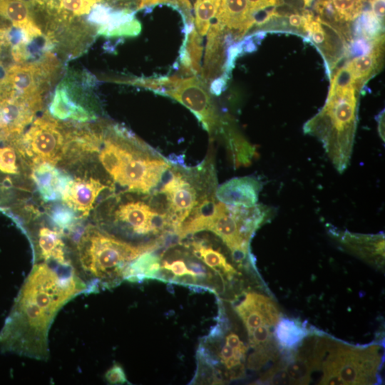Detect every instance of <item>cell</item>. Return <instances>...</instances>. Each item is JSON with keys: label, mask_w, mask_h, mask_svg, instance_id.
I'll use <instances>...</instances> for the list:
<instances>
[{"label": "cell", "mask_w": 385, "mask_h": 385, "mask_svg": "<svg viewBox=\"0 0 385 385\" xmlns=\"http://www.w3.org/2000/svg\"><path fill=\"white\" fill-rule=\"evenodd\" d=\"M314 0H303L304 4L305 6H311Z\"/></svg>", "instance_id": "43"}, {"label": "cell", "mask_w": 385, "mask_h": 385, "mask_svg": "<svg viewBox=\"0 0 385 385\" xmlns=\"http://www.w3.org/2000/svg\"><path fill=\"white\" fill-rule=\"evenodd\" d=\"M216 204L212 198L206 197L199 202L175 231L179 237L183 238L188 235L207 230Z\"/></svg>", "instance_id": "21"}, {"label": "cell", "mask_w": 385, "mask_h": 385, "mask_svg": "<svg viewBox=\"0 0 385 385\" xmlns=\"http://www.w3.org/2000/svg\"><path fill=\"white\" fill-rule=\"evenodd\" d=\"M159 4H168L179 10L185 15L188 21H192L193 17L191 15L192 6L189 0H139L137 9H144L148 6H155Z\"/></svg>", "instance_id": "33"}, {"label": "cell", "mask_w": 385, "mask_h": 385, "mask_svg": "<svg viewBox=\"0 0 385 385\" xmlns=\"http://www.w3.org/2000/svg\"><path fill=\"white\" fill-rule=\"evenodd\" d=\"M155 92L168 96L188 108L209 133L218 128L220 120L209 89L197 76L158 79Z\"/></svg>", "instance_id": "5"}, {"label": "cell", "mask_w": 385, "mask_h": 385, "mask_svg": "<svg viewBox=\"0 0 385 385\" xmlns=\"http://www.w3.org/2000/svg\"><path fill=\"white\" fill-rule=\"evenodd\" d=\"M272 337L270 327L261 325L249 334L250 345L255 348L265 345L271 341Z\"/></svg>", "instance_id": "36"}, {"label": "cell", "mask_w": 385, "mask_h": 385, "mask_svg": "<svg viewBox=\"0 0 385 385\" xmlns=\"http://www.w3.org/2000/svg\"><path fill=\"white\" fill-rule=\"evenodd\" d=\"M74 212L65 204L55 205L50 211L49 216L53 226L63 235L75 231L78 227V220L81 218Z\"/></svg>", "instance_id": "29"}, {"label": "cell", "mask_w": 385, "mask_h": 385, "mask_svg": "<svg viewBox=\"0 0 385 385\" xmlns=\"http://www.w3.org/2000/svg\"><path fill=\"white\" fill-rule=\"evenodd\" d=\"M201 36L192 28L188 34L181 63L187 74H197L201 71L200 61L202 54Z\"/></svg>", "instance_id": "26"}, {"label": "cell", "mask_w": 385, "mask_h": 385, "mask_svg": "<svg viewBox=\"0 0 385 385\" xmlns=\"http://www.w3.org/2000/svg\"><path fill=\"white\" fill-rule=\"evenodd\" d=\"M86 96L80 88L60 82L54 91L48 111L58 120L70 119L79 123L94 120L95 113L81 103Z\"/></svg>", "instance_id": "12"}, {"label": "cell", "mask_w": 385, "mask_h": 385, "mask_svg": "<svg viewBox=\"0 0 385 385\" xmlns=\"http://www.w3.org/2000/svg\"><path fill=\"white\" fill-rule=\"evenodd\" d=\"M192 246L195 255L215 271L221 270L227 277L237 273L236 270L227 262L225 257L220 251L201 242H194Z\"/></svg>", "instance_id": "25"}, {"label": "cell", "mask_w": 385, "mask_h": 385, "mask_svg": "<svg viewBox=\"0 0 385 385\" xmlns=\"http://www.w3.org/2000/svg\"><path fill=\"white\" fill-rule=\"evenodd\" d=\"M255 308L264 317L269 327L275 325L279 319V312L274 302L269 297L256 292L246 294Z\"/></svg>", "instance_id": "31"}, {"label": "cell", "mask_w": 385, "mask_h": 385, "mask_svg": "<svg viewBox=\"0 0 385 385\" xmlns=\"http://www.w3.org/2000/svg\"><path fill=\"white\" fill-rule=\"evenodd\" d=\"M274 329V336L279 346L284 349H293L307 336L308 330L298 320L279 319Z\"/></svg>", "instance_id": "23"}, {"label": "cell", "mask_w": 385, "mask_h": 385, "mask_svg": "<svg viewBox=\"0 0 385 385\" xmlns=\"http://www.w3.org/2000/svg\"><path fill=\"white\" fill-rule=\"evenodd\" d=\"M63 236L64 235L54 227L51 229L46 226L41 227L36 235L34 263H54L62 267H73Z\"/></svg>", "instance_id": "16"}, {"label": "cell", "mask_w": 385, "mask_h": 385, "mask_svg": "<svg viewBox=\"0 0 385 385\" xmlns=\"http://www.w3.org/2000/svg\"><path fill=\"white\" fill-rule=\"evenodd\" d=\"M354 25L356 38L373 40L382 34L383 21L371 11L364 12Z\"/></svg>", "instance_id": "30"}, {"label": "cell", "mask_w": 385, "mask_h": 385, "mask_svg": "<svg viewBox=\"0 0 385 385\" xmlns=\"http://www.w3.org/2000/svg\"><path fill=\"white\" fill-rule=\"evenodd\" d=\"M113 218L116 227L132 236L158 235L167 226H171L168 215L157 212L142 201L120 204Z\"/></svg>", "instance_id": "8"}, {"label": "cell", "mask_w": 385, "mask_h": 385, "mask_svg": "<svg viewBox=\"0 0 385 385\" xmlns=\"http://www.w3.org/2000/svg\"><path fill=\"white\" fill-rule=\"evenodd\" d=\"M312 367L306 360L298 358L291 360L285 368L289 382L305 384L308 382Z\"/></svg>", "instance_id": "32"}, {"label": "cell", "mask_w": 385, "mask_h": 385, "mask_svg": "<svg viewBox=\"0 0 385 385\" xmlns=\"http://www.w3.org/2000/svg\"><path fill=\"white\" fill-rule=\"evenodd\" d=\"M366 0H329L337 27L355 20L362 12Z\"/></svg>", "instance_id": "28"}, {"label": "cell", "mask_w": 385, "mask_h": 385, "mask_svg": "<svg viewBox=\"0 0 385 385\" xmlns=\"http://www.w3.org/2000/svg\"><path fill=\"white\" fill-rule=\"evenodd\" d=\"M169 168L162 159L142 156L130 144L113 179L130 191L148 193L158 185Z\"/></svg>", "instance_id": "6"}, {"label": "cell", "mask_w": 385, "mask_h": 385, "mask_svg": "<svg viewBox=\"0 0 385 385\" xmlns=\"http://www.w3.org/2000/svg\"><path fill=\"white\" fill-rule=\"evenodd\" d=\"M376 120L379 123L378 125V131L381 138L384 141V112H381L376 117Z\"/></svg>", "instance_id": "42"}, {"label": "cell", "mask_w": 385, "mask_h": 385, "mask_svg": "<svg viewBox=\"0 0 385 385\" xmlns=\"http://www.w3.org/2000/svg\"><path fill=\"white\" fill-rule=\"evenodd\" d=\"M372 12L381 21L384 18V0H371Z\"/></svg>", "instance_id": "40"}, {"label": "cell", "mask_w": 385, "mask_h": 385, "mask_svg": "<svg viewBox=\"0 0 385 385\" xmlns=\"http://www.w3.org/2000/svg\"><path fill=\"white\" fill-rule=\"evenodd\" d=\"M383 51L384 35L381 34L374 39L373 47L369 53L356 56L346 63L354 76V86L357 91L381 68Z\"/></svg>", "instance_id": "19"}, {"label": "cell", "mask_w": 385, "mask_h": 385, "mask_svg": "<svg viewBox=\"0 0 385 385\" xmlns=\"http://www.w3.org/2000/svg\"><path fill=\"white\" fill-rule=\"evenodd\" d=\"M235 354V351L232 348L229 346L228 345L225 344L222 346L221 349L220 353V357L221 359V361L223 363L230 357H232Z\"/></svg>", "instance_id": "41"}, {"label": "cell", "mask_w": 385, "mask_h": 385, "mask_svg": "<svg viewBox=\"0 0 385 385\" xmlns=\"http://www.w3.org/2000/svg\"><path fill=\"white\" fill-rule=\"evenodd\" d=\"M17 157L15 150L10 147L0 148V170L4 173H18Z\"/></svg>", "instance_id": "34"}, {"label": "cell", "mask_w": 385, "mask_h": 385, "mask_svg": "<svg viewBox=\"0 0 385 385\" xmlns=\"http://www.w3.org/2000/svg\"><path fill=\"white\" fill-rule=\"evenodd\" d=\"M31 178L36 183L42 199L46 202L60 199L71 179L69 175L62 173L54 165L47 163L34 165Z\"/></svg>", "instance_id": "17"}, {"label": "cell", "mask_w": 385, "mask_h": 385, "mask_svg": "<svg viewBox=\"0 0 385 385\" xmlns=\"http://www.w3.org/2000/svg\"><path fill=\"white\" fill-rule=\"evenodd\" d=\"M262 188V183L255 177L234 178L215 190V197L227 205L249 207L257 204Z\"/></svg>", "instance_id": "15"}, {"label": "cell", "mask_w": 385, "mask_h": 385, "mask_svg": "<svg viewBox=\"0 0 385 385\" xmlns=\"http://www.w3.org/2000/svg\"><path fill=\"white\" fill-rule=\"evenodd\" d=\"M151 252L143 253L129 265L125 273V280L136 282L157 279L160 271V258Z\"/></svg>", "instance_id": "24"}, {"label": "cell", "mask_w": 385, "mask_h": 385, "mask_svg": "<svg viewBox=\"0 0 385 385\" xmlns=\"http://www.w3.org/2000/svg\"><path fill=\"white\" fill-rule=\"evenodd\" d=\"M105 379L108 383L113 384H124L128 382L123 367L118 364L113 365L106 372Z\"/></svg>", "instance_id": "37"}, {"label": "cell", "mask_w": 385, "mask_h": 385, "mask_svg": "<svg viewBox=\"0 0 385 385\" xmlns=\"http://www.w3.org/2000/svg\"><path fill=\"white\" fill-rule=\"evenodd\" d=\"M106 185L93 178L71 179L62 192L61 199L66 205L80 213L81 219L87 217L93 209L98 195Z\"/></svg>", "instance_id": "14"}, {"label": "cell", "mask_w": 385, "mask_h": 385, "mask_svg": "<svg viewBox=\"0 0 385 385\" xmlns=\"http://www.w3.org/2000/svg\"><path fill=\"white\" fill-rule=\"evenodd\" d=\"M373 40H368L364 38H356L352 40L347 50L348 58L349 56H360L369 53L373 47Z\"/></svg>", "instance_id": "35"}, {"label": "cell", "mask_w": 385, "mask_h": 385, "mask_svg": "<svg viewBox=\"0 0 385 385\" xmlns=\"http://www.w3.org/2000/svg\"><path fill=\"white\" fill-rule=\"evenodd\" d=\"M222 0H196L194 5L195 29L201 36H205L211 21L215 17Z\"/></svg>", "instance_id": "27"}, {"label": "cell", "mask_w": 385, "mask_h": 385, "mask_svg": "<svg viewBox=\"0 0 385 385\" xmlns=\"http://www.w3.org/2000/svg\"><path fill=\"white\" fill-rule=\"evenodd\" d=\"M59 17L68 20H81L94 5L106 0H39Z\"/></svg>", "instance_id": "22"}, {"label": "cell", "mask_w": 385, "mask_h": 385, "mask_svg": "<svg viewBox=\"0 0 385 385\" xmlns=\"http://www.w3.org/2000/svg\"><path fill=\"white\" fill-rule=\"evenodd\" d=\"M224 31L212 22L208 29L204 67L202 76L205 81H212L220 72L223 64Z\"/></svg>", "instance_id": "20"}, {"label": "cell", "mask_w": 385, "mask_h": 385, "mask_svg": "<svg viewBox=\"0 0 385 385\" xmlns=\"http://www.w3.org/2000/svg\"><path fill=\"white\" fill-rule=\"evenodd\" d=\"M357 91L349 87L329 92L324 107L303 126L317 138L336 170L343 173L352 155L357 123Z\"/></svg>", "instance_id": "3"}, {"label": "cell", "mask_w": 385, "mask_h": 385, "mask_svg": "<svg viewBox=\"0 0 385 385\" xmlns=\"http://www.w3.org/2000/svg\"><path fill=\"white\" fill-rule=\"evenodd\" d=\"M207 230L220 237L237 260L247 255L252 237L247 232L234 206L217 202Z\"/></svg>", "instance_id": "9"}, {"label": "cell", "mask_w": 385, "mask_h": 385, "mask_svg": "<svg viewBox=\"0 0 385 385\" xmlns=\"http://www.w3.org/2000/svg\"><path fill=\"white\" fill-rule=\"evenodd\" d=\"M75 131V125L60 122L45 111L20 138V151L33 165L43 163L56 165L68 151L76 152Z\"/></svg>", "instance_id": "4"}, {"label": "cell", "mask_w": 385, "mask_h": 385, "mask_svg": "<svg viewBox=\"0 0 385 385\" xmlns=\"http://www.w3.org/2000/svg\"><path fill=\"white\" fill-rule=\"evenodd\" d=\"M87 21L96 28L97 35L106 37L135 36L141 29L133 11L127 9L115 10L108 4L94 5Z\"/></svg>", "instance_id": "10"}, {"label": "cell", "mask_w": 385, "mask_h": 385, "mask_svg": "<svg viewBox=\"0 0 385 385\" xmlns=\"http://www.w3.org/2000/svg\"><path fill=\"white\" fill-rule=\"evenodd\" d=\"M169 206L168 217L172 227L176 231L199 202L195 187L185 176L178 172L171 173L168 181L161 188Z\"/></svg>", "instance_id": "11"}, {"label": "cell", "mask_w": 385, "mask_h": 385, "mask_svg": "<svg viewBox=\"0 0 385 385\" xmlns=\"http://www.w3.org/2000/svg\"><path fill=\"white\" fill-rule=\"evenodd\" d=\"M43 107V103L17 94L0 78V139L21 135Z\"/></svg>", "instance_id": "7"}, {"label": "cell", "mask_w": 385, "mask_h": 385, "mask_svg": "<svg viewBox=\"0 0 385 385\" xmlns=\"http://www.w3.org/2000/svg\"><path fill=\"white\" fill-rule=\"evenodd\" d=\"M341 242L349 250L366 260L384 262V236L379 235H361L349 232H338Z\"/></svg>", "instance_id": "18"}, {"label": "cell", "mask_w": 385, "mask_h": 385, "mask_svg": "<svg viewBox=\"0 0 385 385\" xmlns=\"http://www.w3.org/2000/svg\"><path fill=\"white\" fill-rule=\"evenodd\" d=\"M158 246L157 242L134 245L88 225L77 240L72 266L87 285V292L111 289L125 280L134 260Z\"/></svg>", "instance_id": "2"}, {"label": "cell", "mask_w": 385, "mask_h": 385, "mask_svg": "<svg viewBox=\"0 0 385 385\" xmlns=\"http://www.w3.org/2000/svg\"><path fill=\"white\" fill-rule=\"evenodd\" d=\"M87 290L73 267L34 263L0 329V352L47 361L49 330L57 314Z\"/></svg>", "instance_id": "1"}, {"label": "cell", "mask_w": 385, "mask_h": 385, "mask_svg": "<svg viewBox=\"0 0 385 385\" xmlns=\"http://www.w3.org/2000/svg\"><path fill=\"white\" fill-rule=\"evenodd\" d=\"M254 16L279 4V0H247Z\"/></svg>", "instance_id": "38"}, {"label": "cell", "mask_w": 385, "mask_h": 385, "mask_svg": "<svg viewBox=\"0 0 385 385\" xmlns=\"http://www.w3.org/2000/svg\"><path fill=\"white\" fill-rule=\"evenodd\" d=\"M213 21L235 40H240L255 25V20L247 0H222Z\"/></svg>", "instance_id": "13"}, {"label": "cell", "mask_w": 385, "mask_h": 385, "mask_svg": "<svg viewBox=\"0 0 385 385\" xmlns=\"http://www.w3.org/2000/svg\"><path fill=\"white\" fill-rule=\"evenodd\" d=\"M225 344L244 356L247 351L246 346L240 341L239 337L234 333H230L226 337Z\"/></svg>", "instance_id": "39"}]
</instances>
